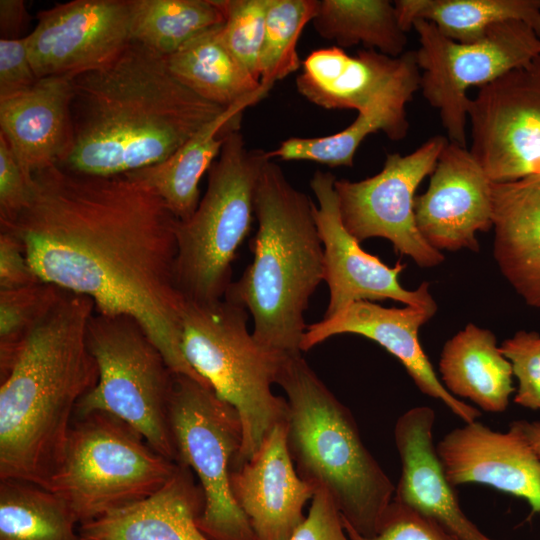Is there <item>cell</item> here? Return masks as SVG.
I'll use <instances>...</instances> for the list:
<instances>
[{"label":"cell","instance_id":"cell-1","mask_svg":"<svg viewBox=\"0 0 540 540\" xmlns=\"http://www.w3.org/2000/svg\"><path fill=\"white\" fill-rule=\"evenodd\" d=\"M33 180L30 203L0 231L19 239L35 275L89 297L97 313L135 318L174 373L210 387L182 351L178 219L164 201L127 174L91 176L55 164Z\"/></svg>","mask_w":540,"mask_h":540},{"label":"cell","instance_id":"cell-2","mask_svg":"<svg viewBox=\"0 0 540 540\" xmlns=\"http://www.w3.org/2000/svg\"><path fill=\"white\" fill-rule=\"evenodd\" d=\"M73 139L58 165L117 176L158 164L227 107L184 86L166 57L132 41L113 61L72 77Z\"/></svg>","mask_w":540,"mask_h":540},{"label":"cell","instance_id":"cell-3","mask_svg":"<svg viewBox=\"0 0 540 540\" xmlns=\"http://www.w3.org/2000/svg\"><path fill=\"white\" fill-rule=\"evenodd\" d=\"M87 296L62 290L0 380V479L47 488L62 464L80 400L97 384Z\"/></svg>","mask_w":540,"mask_h":540},{"label":"cell","instance_id":"cell-4","mask_svg":"<svg viewBox=\"0 0 540 540\" xmlns=\"http://www.w3.org/2000/svg\"><path fill=\"white\" fill-rule=\"evenodd\" d=\"M314 206L278 164H264L254 196L253 259L224 297L248 311L259 343L288 355L302 353L304 314L324 280Z\"/></svg>","mask_w":540,"mask_h":540},{"label":"cell","instance_id":"cell-5","mask_svg":"<svg viewBox=\"0 0 540 540\" xmlns=\"http://www.w3.org/2000/svg\"><path fill=\"white\" fill-rule=\"evenodd\" d=\"M277 384L286 394V442L298 475L328 494L357 533L374 536L395 485L363 443L351 411L301 354L286 358Z\"/></svg>","mask_w":540,"mask_h":540},{"label":"cell","instance_id":"cell-6","mask_svg":"<svg viewBox=\"0 0 540 540\" xmlns=\"http://www.w3.org/2000/svg\"><path fill=\"white\" fill-rule=\"evenodd\" d=\"M248 316L244 307L222 299L186 302L181 321L186 360L239 415L242 445L233 468L249 460L287 418V401L272 386L289 355L259 343L248 329Z\"/></svg>","mask_w":540,"mask_h":540},{"label":"cell","instance_id":"cell-7","mask_svg":"<svg viewBox=\"0 0 540 540\" xmlns=\"http://www.w3.org/2000/svg\"><path fill=\"white\" fill-rule=\"evenodd\" d=\"M270 158L248 149L239 129L225 142L208 170L204 196L194 213L177 220L176 286L186 302L224 299L232 281L236 252L250 232L256 186Z\"/></svg>","mask_w":540,"mask_h":540},{"label":"cell","instance_id":"cell-8","mask_svg":"<svg viewBox=\"0 0 540 540\" xmlns=\"http://www.w3.org/2000/svg\"><path fill=\"white\" fill-rule=\"evenodd\" d=\"M177 467L126 421L92 411L74 416L62 464L46 489L80 525L150 497Z\"/></svg>","mask_w":540,"mask_h":540},{"label":"cell","instance_id":"cell-9","mask_svg":"<svg viewBox=\"0 0 540 540\" xmlns=\"http://www.w3.org/2000/svg\"><path fill=\"white\" fill-rule=\"evenodd\" d=\"M86 338L99 378L78 403L75 415L111 413L134 427L158 453L177 463L170 425L176 373L152 338L131 316L97 312L88 322Z\"/></svg>","mask_w":540,"mask_h":540},{"label":"cell","instance_id":"cell-10","mask_svg":"<svg viewBox=\"0 0 540 540\" xmlns=\"http://www.w3.org/2000/svg\"><path fill=\"white\" fill-rule=\"evenodd\" d=\"M170 425L177 463L196 475L204 495L198 518L210 540H256L236 503L230 475L242 445V426L235 408L212 388L175 374Z\"/></svg>","mask_w":540,"mask_h":540},{"label":"cell","instance_id":"cell-11","mask_svg":"<svg viewBox=\"0 0 540 540\" xmlns=\"http://www.w3.org/2000/svg\"><path fill=\"white\" fill-rule=\"evenodd\" d=\"M420 91L436 109L450 142L467 147L471 87L480 88L540 55V37L526 23L511 20L489 28L471 43L454 41L431 22L416 20Z\"/></svg>","mask_w":540,"mask_h":540},{"label":"cell","instance_id":"cell-12","mask_svg":"<svg viewBox=\"0 0 540 540\" xmlns=\"http://www.w3.org/2000/svg\"><path fill=\"white\" fill-rule=\"evenodd\" d=\"M448 141L436 135L409 154H388L383 168L372 177L336 179L340 216L348 232L359 242L387 239L396 253L410 257L421 268L441 264L443 254L430 246L417 228L414 199Z\"/></svg>","mask_w":540,"mask_h":540},{"label":"cell","instance_id":"cell-13","mask_svg":"<svg viewBox=\"0 0 540 540\" xmlns=\"http://www.w3.org/2000/svg\"><path fill=\"white\" fill-rule=\"evenodd\" d=\"M472 156L493 183L540 172V55L477 88L468 109Z\"/></svg>","mask_w":540,"mask_h":540},{"label":"cell","instance_id":"cell-14","mask_svg":"<svg viewBox=\"0 0 540 540\" xmlns=\"http://www.w3.org/2000/svg\"><path fill=\"white\" fill-rule=\"evenodd\" d=\"M330 172L317 170L310 180L318 207L314 218L323 246L324 281L329 288V303L323 318H329L359 301L391 299L404 305L437 311L429 283L417 289L404 288L399 276L406 267L398 261L393 267L362 249L360 242L345 228Z\"/></svg>","mask_w":540,"mask_h":540},{"label":"cell","instance_id":"cell-15","mask_svg":"<svg viewBox=\"0 0 540 540\" xmlns=\"http://www.w3.org/2000/svg\"><path fill=\"white\" fill-rule=\"evenodd\" d=\"M130 23L131 0H73L41 11L26 36L37 78L107 65L132 42Z\"/></svg>","mask_w":540,"mask_h":540},{"label":"cell","instance_id":"cell-16","mask_svg":"<svg viewBox=\"0 0 540 540\" xmlns=\"http://www.w3.org/2000/svg\"><path fill=\"white\" fill-rule=\"evenodd\" d=\"M420 75L415 51L390 57L362 49L351 56L333 45L305 58L296 87L319 107L361 113L390 101L410 102L420 89Z\"/></svg>","mask_w":540,"mask_h":540},{"label":"cell","instance_id":"cell-17","mask_svg":"<svg viewBox=\"0 0 540 540\" xmlns=\"http://www.w3.org/2000/svg\"><path fill=\"white\" fill-rule=\"evenodd\" d=\"M414 214L426 242L438 251L478 252V232L493 228V182L468 147L448 141L416 195Z\"/></svg>","mask_w":540,"mask_h":540},{"label":"cell","instance_id":"cell-18","mask_svg":"<svg viewBox=\"0 0 540 540\" xmlns=\"http://www.w3.org/2000/svg\"><path fill=\"white\" fill-rule=\"evenodd\" d=\"M435 313L410 305L386 308L370 301L355 302L336 315L307 326L301 351L340 334L366 337L401 362L420 392L443 402L464 423L476 421L481 412L448 392L420 345L419 329Z\"/></svg>","mask_w":540,"mask_h":540},{"label":"cell","instance_id":"cell-19","mask_svg":"<svg viewBox=\"0 0 540 540\" xmlns=\"http://www.w3.org/2000/svg\"><path fill=\"white\" fill-rule=\"evenodd\" d=\"M436 452L448 483L487 485L526 500L540 513V458L516 430L495 431L479 421L448 432Z\"/></svg>","mask_w":540,"mask_h":540},{"label":"cell","instance_id":"cell-20","mask_svg":"<svg viewBox=\"0 0 540 540\" xmlns=\"http://www.w3.org/2000/svg\"><path fill=\"white\" fill-rule=\"evenodd\" d=\"M230 485L256 540H289L305 519V504L315 494L295 469L285 423L276 425L256 453L232 469Z\"/></svg>","mask_w":540,"mask_h":540},{"label":"cell","instance_id":"cell-21","mask_svg":"<svg viewBox=\"0 0 540 540\" xmlns=\"http://www.w3.org/2000/svg\"><path fill=\"white\" fill-rule=\"evenodd\" d=\"M435 412L413 407L396 421L394 440L401 474L394 500L440 523L458 540H493L465 515L447 481L433 440Z\"/></svg>","mask_w":540,"mask_h":540},{"label":"cell","instance_id":"cell-22","mask_svg":"<svg viewBox=\"0 0 540 540\" xmlns=\"http://www.w3.org/2000/svg\"><path fill=\"white\" fill-rule=\"evenodd\" d=\"M72 92V77L49 76L0 99V133L27 174L58 165L70 151Z\"/></svg>","mask_w":540,"mask_h":540},{"label":"cell","instance_id":"cell-23","mask_svg":"<svg viewBox=\"0 0 540 540\" xmlns=\"http://www.w3.org/2000/svg\"><path fill=\"white\" fill-rule=\"evenodd\" d=\"M204 495L193 472L178 463L150 497L78 527L82 540H210L199 528Z\"/></svg>","mask_w":540,"mask_h":540},{"label":"cell","instance_id":"cell-24","mask_svg":"<svg viewBox=\"0 0 540 540\" xmlns=\"http://www.w3.org/2000/svg\"><path fill=\"white\" fill-rule=\"evenodd\" d=\"M493 255L518 295L540 308V172L493 183Z\"/></svg>","mask_w":540,"mask_h":540},{"label":"cell","instance_id":"cell-25","mask_svg":"<svg viewBox=\"0 0 540 540\" xmlns=\"http://www.w3.org/2000/svg\"><path fill=\"white\" fill-rule=\"evenodd\" d=\"M269 90L227 107L166 160L127 175L152 189L178 220L189 218L200 201V180L220 154L226 134L239 129L243 111Z\"/></svg>","mask_w":540,"mask_h":540},{"label":"cell","instance_id":"cell-26","mask_svg":"<svg viewBox=\"0 0 540 540\" xmlns=\"http://www.w3.org/2000/svg\"><path fill=\"white\" fill-rule=\"evenodd\" d=\"M439 372L451 395L486 412H504L515 392L511 363L497 346L496 336L473 323L445 342Z\"/></svg>","mask_w":540,"mask_h":540},{"label":"cell","instance_id":"cell-27","mask_svg":"<svg viewBox=\"0 0 540 540\" xmlns=\"http://www.w3.org/2000/svg\"><path fill=\"white\" fill-rule=\"evenodd\" d=\"M219 28L220 25L195 36L167 56L166 62L171 73L192 92L211 103L229 107L267 87L226 48Z\"/></svg>","mask_w":540,"mask_h":540},{"label":"cell","instance_id":"cell-28","mask_svg":"<svg viewBox=\"0 0 540 540\" xmlns=\"http://www.w3.org/2000/svg\"><path fill=\"white\" fill-rule=\"evenodd\" d=\"M394 5L406 33L414 21L425 20L448 38L471 43L496 24L517 20L540 37V0H396Z\"/></svg>","mask_w":540,"mask_h":540},{"label":"cell","instance_id":"cell-29","mask_svg":"<svg viewBox=\"0 0 540 540\" xmlns=\"http://www.w3.org/2000/svg\"><path fill=\"white\" fill-rule=\"evenodd\" d=\"M312 23L319 36L342 49L361 44L390 57L406 52V32L388 0H319Z\"/></svg>","mask_w":540,"mask_h":540},{"label":"cell","instance_id":"cell-30","mask_svg":"<svg viewBox=\"0 0 540 540\" xmlns=\"http://www.w3.org/2000/svg\"><path fill=\"white\" fill-rule=\"evenodd\" d=\"M77 524L57 494L28 481L0 479V540H82Z\"/></svg>","mask_w":540,"mask_h":540},{"label":"cell","instance_id":"cell-31","mask_svg":"<svg viewBox=\"0 0 540 540\" xmlns=\"http://www.w3.org/2000/svg\"><path fill=\"white\" fill-rule=\"evenodd\" d=\"M406 105L402 101L380 104L358 113L349 126L337 133L316 138L292 137L268 151L267 156L287 161H312L330 167L352 166L357 149L368 135L381 131L392 141H400L407 136Z\"/></svg>","mask_w":540,"mask_h":540},{"label":"cell","instance_id":"cell-32","mask_svg":"<svg viewBox=\"0 0 540 540\" xmlns=\"http://www.w3.org/2000/svg\"><path fill=\"white\" fill-rule=\"evenodd\" d=\"M224 22L219 0H131V39L169 56Z\"/></svg>","mask_w":540,"mask_h":540},{"label":"cell","instance_id":"cell-33","mask_svg":"<svg viewBox=\"0 0 540 540\" xmlns=\"http://www.w3.org/2000/svg\"><path fill=\"white\" fill-rule=\"evenodd\" d=\"M318 7L319 0H270L260 54L262 86L271 89L300 68L298 40Z\"/></svg>","mask_w":540,"mask_h":540},{"label":"cell","instance_id":"cell-34","mask_svg":"<svg viewBox=\"0 0 540 540\" xmlns=\"http://www.w3.org/2000/svg\"><path fill=\"white\" fill-rule=\"evenodd\" d=\"M62 290L43 281L0 290V380L10 372L31 332Z\"/></svg>","mask_w":540,"mask_h":540},{"label":"cell","instance_id":"cell-35","mask_svg":"<svg viewBox=\"0 0 540 540\" xmlns=\"http://www.w3.org/2000/svg\"><path fill=\"white\" fill-rule=\"evenodd\" d=\"M219 34L232 55L260 82V54L270 0H219Z\"/></svg>","mask_w":540,"mask_h":540},{"label":"cell","instance_id":"cell-36","mask_svg":"<svg viewBox=\"0 0 540 540\" xmlns=\"http://www.w3.org/2000/svg\"><path fill=\"white\" fill-rule=\"evenodd\" d=\"M499 347L511 363L513 376L518 381L514 402L540 410V334L520 330Z\"/></svg>","mask_w":540,"mask_h":540},{"label":"cell","instance_id":"cell-37","mask_svg":"<svg viewBox=\"0 0 540 540\" xmlns=\"http://www.w3.org/2000/svg\"><path fill=\"white\" fill-rule=\"evenodd\" d=\"M342 521L351 540H458L433 518L394 499L374 536L364 537Z\"/></svg>","mask_w":540,"mask_h":540},{"label":"cell","instance_id":"cell-38","mask_svg":"<svg viewBox=\"0 0 540 540\" xmlns=\"http://www.w3.org/2000/svg\"><path fill=\"white\" fill-rule=\"evenodd\" d=\"M33 175L25 172L0 133V224L12 222L30 203Z\"/></svg>","mask_w":540,"mask_h":540},{"label":"cell","instance_id":"cell-39","mask_svg":"<svg viewBox=\"0 0 540 540\" xmlns=\"http://www.w3.org/2000/svg\"><path fill=\"white\" fill-rule=\"evenodd\" d=\"M38 78L29 57L27 38L0 39V99L32 87Z\"/></svg>","mask_w":540,"mask_h":540},{"label":"cell","instance_id":"cell-40","mask_svg":"<svg viewBox=\"0 0 540 540\" xmlns=\"http://www.w3.org/2000/svg\"><path fill=\"white\" fill-rule=\"evenodd\" d=\"M311 500L308 515L289 540H351L330 496L318 490Z\"/></svg>","mask_w":540,"mask_h":540},{"label":"cell","instance_id":"cell-41","mask_svg":"<svg viewBox=\"0 0 540 540\" xmlns=\"http://www.w3.org/2000/svg\"><path fill=\"white\" fill-rule=\"evenodd\" d=\"M39 281L19 239L10 232L0 231V290L18 289Z\"/></svg>","mask_w":540,"mask_h":540},{"label":"cell","instance_id":"cell-42","mask_svg":"<svg viewBox=\"0 0 540 540\" xmlns=\"http://www.w3.org/2000/svg\"><path fill=\"white\" fill-rule=\"evenodd\" d=\"M26 17L24 2L21 0L0 1V27L1 38L9 39L11 34L17 33Z\"/></svg>","mask_w":540,"mask_h":540},{"label":"cell","instance_id":"cell-43","mask_svg":"<svg viewBox=\"0 0 540 540\" xmlns=\"http://www.w3.org/2000/svg\"><path fill=\"white\" fill-rule=\"evenodd\" d=\"M509 428L518 431L540 458V421L517 420L511 422Z\"/></svg>","mask_w":540,"mask_h":540}]
</instances>
